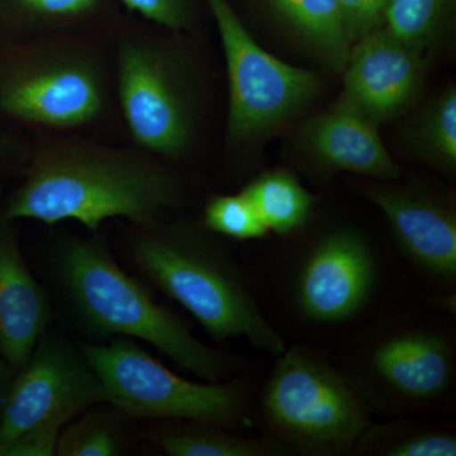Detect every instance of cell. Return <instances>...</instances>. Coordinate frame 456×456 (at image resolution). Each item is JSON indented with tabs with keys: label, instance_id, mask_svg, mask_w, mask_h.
Wrapping results in <instances>:
<instances>
[{
	"label": "cell",
	"instance_id": "603a6c76",
	"mask_svg": "<svg viewBox=\"0 0 456 456\" xmlns=\"http://www.w3.org/2000/svg\"><path fill=\"white\" fill-rule=\"evenodd\" d=\"M123 449L121 430L112 416L89 412L60 432L56 455L113 456Z\"/></svg>",
	"mask_w": 456,
	"mask_h": 456
},
{
	"label": "cell",
	"instance_id": "d4e9b609",
	"mask_svg": "<svg viewBox=\"0 0 456 456\" xmlns=\"http://www.w3.org/2000/svg\"><path fill=\"white\" fill-rule=\"evenodd\" d=\"M128 13L137 14L147 23L176 33L196 31L204 12L209 13L206 0H117Z\"/></svg>",
	"mask_w": 456,
	"mask_h": 456
},
{
	"label": "cell",
	"instance_id": "e0dca14e",
	"mask_svg": "<svg viewBox=\"0 0 456 456\" xmlns=\"http://www.w3.org/2000/svg\"><path fill=\"white\" fill-rule=\"evenodd\" d=\"M338 73L350 44L342 31L338 0H245Z\"/></svg>",
	"mask_w": 456,
	"mask_h": 456
},
{
	"label": "cell",
	"instance_id": "ffe728a7",
	"mask_svg": "<svg viewBox=\"0 0 456 456\" xmlns=\"http://www.w3.org/2000/svg\"><path fill=\"white\" fill-rule=\"evenodd\" d=\"M404 141L417 160L445 175H455V86H446L417 113L407 127Z\"/></svg>",
	"mask_w": 456,
	"mask_h": 456
},
{
	"label": "cell",
	"instance_id": "30bf717a",
	"mask_svg": "<svg viewBox=\"0 0 456 456\" xmlns=\"http://www.w3.org/2000/svg\"><path fill=\"white\" fill-rule=\"evenodd\" d=\"M377 281V255L367 237L355 227L329 228L297 264L294 303L312 322L336 325L367 307Z\"/></svg>",
	"mask_w": 456,
	"mask_h": 456
},
{
	"label": "cell",
	"instance_id": "8fae6325",
	"mask_svg": "<svg viewBox=\"0 0 456 456\" xmlns=\"http://www.w3.org/2000/svg\"><path fill=\"white\" fill-rule=\"evenodd\" d=\"M455 365L454 342L445 332L401 323L375 336L360 369L374 397L411 410L445 398L454 384Z\"/></svg>",
	"mask_w": 456,
	"mask_h": 456
},
{
	"label": "cell",
	"instance_id": "44dd1931",
	"mask_svg": "<svg viewBox=\"0 0 456 456\" xmlns=\"http://www.w3.org/2000/svg\"><path fill=\"white\" fill-rule=\"evenodd\" d=\"M456 0H392L384 27L425 57L452 32Z\"/></svg>",
	"mask_w": 456,
	"mask_h": 456
},
{
	"label": "cell",
	"instance_id": "484cf974",
	"mask_svg": "<svg viewBox=\"0 0 456 456\" xmlns=\"http://www.w3.org/2000/svg\"><path fill=\"white\" fill-rule=\"evenodd\" d=\"M392 0H338L342 31L350 46L386 23Z\"/></svg>",
	"mask_w": 456,
	"mask_h": 456
},
{
	"label": "cell",
	"instance_id": "2e32d148",
	"mask_svg": "<svg viewBox=\"0 0 456 456\" xmlns=\"http://www.w3.org/2000/svg\"><path fill=\"white\" fill-rule=\"evenodd\" d=\"M117 0H0V20L28 38L102 35L121 22Z\"/></svg>",
	"mask_w": 456,
	"mask_h": 456
},
{
	"label": "cell",
	"instance_id": "cb8c5ba5",
	"mask_svg": "<svg viewBox=\"0 0 456 456\" xmlns=\"http://www.w3.org/2000/svg\"><path fill=\"white\" fill-rule=\"evenodd\" d=\"M203 226L209 232L240 241L263 239L269 233L253 203L241 191L211 198L204 207Z\"/></svg>",
	"mask_w": 456,
	"mask_h": 456
},
{
	"label": "cell",
	"instance_id": "3957f363",
	"mask_svg": "<svg viewBox=\"0 0 456 456\" xmlns=\"http://www.w3.org/2000/svg\"><path fill=\"white\" fill-rule=\"evenodd\" d=\"M56 269L75 311L97 334L146 341L208 383L232 374L235 360L198 340L173 312L156 303L117 264L102 240H62Z\"/></svg>",
	"mask_w": 456,
	"mask_h": 456
},
{
	"label": "cell",
	"instance_id": "9a60e30c",
	"mask_svg": "<svg viewBox=\"0 0 456 456\" xmlns=\"http://www.w3.org/2000/svg\"><path fill=\"white\" fill-rule=\"evenodd\" d=\"M51 320L49 298L27 268L13 221L0 218V354L14 371L26 364Z\"/></svg>",
	"mask_w": 456,
	"mask_h": 456
},
{
	"label": "cell",
	"instance_id": "6da1fadb",
	"mask_svg": "<svg viewBox=\"0 0 456 456\" xmlns=\"http://www.w3.org/2000/svg\"><path fill=\"white\" fill-rule=\"evenodd\" d=\"M182 202L175 175L139 147L53 139L36 150L0 218L77 221L95 232L110 218H126L134 226L160 220Z\"/></svg>",
	"mask_w": 456,
	"mask_h": 456
},
{
	"label": "cell",
	"instance_id": "5bb4252c",
	"mask_svg": "<svg viewBox=\"0 0 456 456\" xmlns=\"http://www.w3.org/2000/svg\"><path fill=\"white\" fill-rule=\"evenodd\" d=\"M378 126L345 102L308 119L299 131V145L320 178L350 173L378 182H395L401 167L380 139Z\"/></svg>",
	"mask_w": 456,
	"mask_h": 456
},
{
	"label": "cell",
	"instance_id": "ba28073f",
	"mask_svg": "<svg viewBox=\"0 0 456 456\" xmlns=\"http://www.w3.org/2000/svg\"><path fill=\"white\" fill-rule=\"evenodd\" d=\"M228 77L227 143L248 145L305 112L322 92L320 75L263 49L230 0H206Z\"/></svg>",
	"mask_w": 456,
	"mask_h": 456
},
{
	"label": "cell",
	"instance_id": "52a82bcc",
	"mask_svg": "<svg viewBox=\"0 0 456 456\" xmlns=\"http://www.w3.org/2000/svg\"><path fill=\"white\" fill-rule=\"evenodd\" d=\"M79 347L101 380L107 402L125 415L198 422L230 431L250 425V389L242 380L191 382L127 338Z\"/></svg>",
	"mask_w": 456,
	"mask_h": 456
},
{
	"label": "cell",
	"instance_id": "4fadbf2b",
	"mask_svg": "<svg viewBox=\"0 0 456 456\" xmlns=\"http://www.w3.org/2000/svg\"><path fill=\"white\" fill-rule=\"evenodd\" d=\"M426 66L428 57L380 27L351 46L338 99L379 127L415 103Z\"/></svg>",
	"mask_w": 456,
	"mask_h": 456
},
{
	"label": "cell",
	"instance_id": "4316f807",
	"mask_svg": "<svg viewBox=\"0 0 456 456\" xmlns=\"http://www.w3.org/2000/svg\"><path fill=\"white\" fill-rule=\"evenodd\" d=\"M14 373L16 371L11 368V365L5 362V359L0 354V413H2L3 404H4L5 397H7L9 386H11Z\"/></svg>",
	"mask_w": 456,
	"mask_h": 456
},
{
	"label": "cell",
	"instance_id": "9c48e42d",
	"mask_svg": "<svg viewBox=\"0 0 456 456\" xmlns=\"http://www.w3.org/2000/svg\"><path fill=\"white\" fill-rule=\"evenodd\" d=\"M102 402H107L106 393L82 349L45 332L9 386L0 413V456L27 435L60 434L74 417Z\"/></svg>",
	"mask_w": 456,
	"mask_h": 456
},
{
	"label": "cell",
	"instance_id": "277c9868",
	"mask_svg": "<svg viewBox=\"0 0 456 456\" xmlns=\"http://www.w3.org/2000/svg\"><path fill=\"white\" fill-rule=\"evenodd\" d=\"M260 395L259 421L266 436L296 454H350L371 422L356 384L316 351L287 347Z\"/></svg>",
	"mask_w": 456,
	"mask_h": 456
},
{
	"label": "cell",
	"instance_id": "5b68a950",
	"mask_svg": "<svg viewBox=\"0 0 456 456\" xmlns=\"http://www.w3.org/2000/svg\"><path fill=\"white\" fill-rule=\"evenodd\" d=\"M99 35L29 38L0 68V112L51 130L97 121L110 101Z\"/></svg>",
	"mask_w": 456,
	"mask_h": 456
},
{
	"label": "cell",
	"instance_id": "7402d4cb",
	"mask_svg": "<svg viewBox=\"0 0 456 456\" xmlns=\"http://www.w3.org/2000/svg\"><path fill=\"white\" fill-rule=\"evenodd\" d=\"M354 452L380 456H455L456 435L444 426L406 421L371 424Z\"/></svg>",
	"mask_w": 456,
	"mask_h": 456
},
{
	"label": "cell",
	"instance_id": "8992f818",
	"mask_svg": "<svg viewBox=\"0 0 456 456\" xmlns=\"http://www.w3.org/2000/svg\"><path fill=\"white\" fill-rule=\"evenodd\" d=\"M117 95L136 147L178 160L197 136V95L187 56L171 38L123 28L116 49Z\"/></svg>",
	"mask_w": 456,
	"mask_h": 456
},
{
	"label": "cell",
	"instance_id": "d6986e66",
	"mask_svg": "<svg viewBox=\"0 0 456 456\" xmlns=\"http://www.w3.org/2000/svg\"><path fill=\"white\" fill-rule=\"evenodd\" d=\"M154 441L171 456H285L289 446L270 436L245 437L217 426L189 422L156 432Z\"/></svg>",
	"mask_w": 456,
	"mask_h": 456
},
{
	"label": "cell",
	"instance_id": "7a4b0ae2",
	"mask_svg": "<svg viewBox=\"0 0 456 456\" xmlns=\"http://www.w3.org/2000/svg\"><path fill=\"white\" fill-rule=\"evenodd\" d=\"M130 254L140 272L191 312L216 340L245 338L274 358L287 349L236 261L207 228L161 220L137 224Z\"/></svg>",
	"mask_w": 456,
	"mask_h": 456
},
{
	"label": "cell",
	"instance_id": "7c38bea8",
	"mask_svg": "<svg viewBox=\"0 0 456 456\" xmlns=\"http://www.w3.org/2000/svg\"><path fill=\"white\" fill-rule=\"evenodd\" d=\"M362 196L383 212L393 237L413 266L436 283H456V209L448 198L419 185L371 180Z\"/></svg>",
	"mask_w": 456,
	"mask_h": 456
},
{
	"label": "cell",
	"instance_id": "83f0119b",
	"mask_svg": "<svg viewBox=\"0 0 456 456\" xmlns=\"http://www.w3.org/2000/svg\"><path fill=\"white\" fill-rule=\"evenodd\" d=\"M18 151H20V147L17 146V143L0 131V160L16 156Z\"/></svg>",
	"mask_w": 456,
	"mask_h": 456
},
{
	"label": "cell",
	"instance_id": "ac0fdd59",
	"mask_svg": "<svg viewBox=\"0 0 456 456\" xmlns=\"http://www.w3.org/2000/svg\"><path fill=\"white\" fill-rule=\"evenodd\" d=\"M241 193L253 203L269 232L294 235L305 230L314 217L316 197L293 171L284 167L255 176Z\"/></svg>",
	"mask_w": 456,
	"mask_h": 456
}]
</instances>
